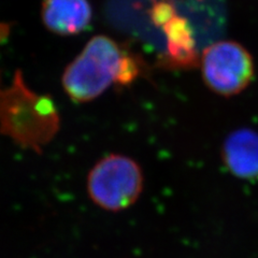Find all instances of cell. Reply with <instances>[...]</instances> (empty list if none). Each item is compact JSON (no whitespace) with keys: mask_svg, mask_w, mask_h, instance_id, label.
<instances>
[{"mask_svg":"<svg viewBox=\"0 0 258 258\" xmlns=\"http://www.w3.org/2000/svg\"><path fill=\"white\" fill-rule=\"evenodd\" d=\"M143 61L110 37H93L64 69L61 84L76 103L99 98L111 86L132 85L143 71Z\"/></svg>","mask_w":258,"mask_h":258,"instance_id":"obj_1","label":"cell"},{"mask_svg":"<svg viewBox=\"0 0 258 258\" xmlns=\"http://www.w3.org/2000/svg\"><path fill=\"white\" fill-rule=\"evenodd\" d=\"M60 123L52 97L32 91L21 70L10 85L0 86V133L18 147L40 154L57 136Z\"/></svg>","mask_w":258,"mask_h":258,"instance_id":"obj_2","label":"cell"},{"mask_svg":"<svg viewBox=\"0 0 258 258\" xmlns=\"http://www.w3.org/2000/svg\"><path fill=\"white\" fill-rule=\"evenodd\" d=\"M143 189L144 173L138 161L118 153L97 160L86 177L88 198L107 212H123L132 208Z\"/></svg>","mask_w":258,"mask_h":258,"instance_id":"obj_3","label":"cell"},{"mask_svg":"<svg viewBox=\"0 0 258 258\" xmlns=\"http://www.w3.org/2000/svg\"><path fill=\"white\" fill-rule=\"evenodd\" d=\"M199 66L207 87L225 98L244 92L255 76L251 53L235 41H220L206 47Z\"/></svg>","mask_w":258,"mask_h":258,"instance_id":"obj_4","label":"cell"},{"mask_svg":"<svg viewBox=\"0 0 258 258\" xmlns=\"http://www.w3.org/2000/svg\"><path fill=\"white\" fill-rule=\"evenodd\" d=\"M151 19L166 38L165 62L172 68L196 67L200 60L195 35L187 19L177 14L170 0H156Z\"/></svg>","mask_w":258,"mask_h":258,"instance_id":"obj_5","label":"cell"},{"mask_svg":"<svg viewBox=\"0 0 258 258\" xmlns=\"http://www.w3.org/2000/svg\"><path fill=\"white\" fill-rule=\"evenodd\" d=\"M222 159L229 172L243 181L258 180V133L239 128L226 137Z\"/></svg>","mask_w":258,"mask_h":258,"instance_id":"obj_6","label":"cell"},{"mask_svg":"<svg viewBox=\"0 0 258 258\" xmlns=\"http://www.w3.org/2000/svg\"><path fill=\"white\" fill-rule=\"evenodd\" d=\"M92 18L88 0H43L42 21L55 35H78L90 26Z\"/></svg>","mask_w":258,"mask_h":258,"instance_id":"obj_7","label":"cell"},{"mask_svg":"<svg viewBox=\"0 0 258 258\" xmlns=\"http://www.w3.org/2000/svg\"><path fill=\"white\" fill-rule=\"evenodd\" d=\"M10 29H11V26L9 24L0 23V43H3L8 38V36H9Z\"/></svg>","mask_w":258,"mask_h":258,"instance_id":"obj_8","label":"cell"}]
</instances>
